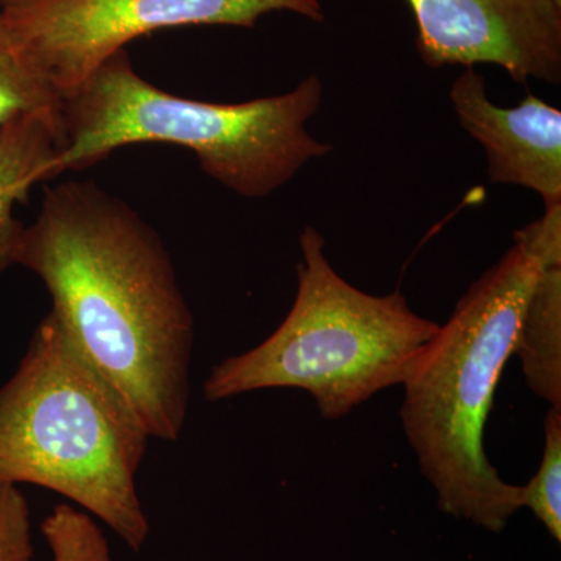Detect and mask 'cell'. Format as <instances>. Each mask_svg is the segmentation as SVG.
<instances>
[{
  "label": "cell",
  "mask_w": 561,
  "mask_h": 561,
  "mask_svg": "<svg viewBox=\"0 0 561 561\" xmlns=\"http://www.w3.org/2000/svg\"><path fill=\"white\" fill-rule=\"evenodd\" d=\"M31 507L16 483L0 479V561H32Z\"/></svg>",
  "instance_id": "14"
},
{
  "label": "cell",
  "mask_w": 561,
  "mask_h": 561,
  "mask_svg": "<svg viewBox=\"0 0 561 561\" xmlns=\"http://www.w3.org/2000/svg\"><path fill=\"white\" fill-rule=\"evenodd\" d=\"M150 435L47 313L0 387V479L61 494L131 551L150 534L136 476Z\"/></svg>",
  "instance_id": "4"
},
{
  "label": "cell",
  "mask_w": 561,
  "mask_h": 561,
  "mask_svg": "<svg viewBox=\"0 0 561 561\" xmlns=\"http://www.w3.org/2000/svg\"><path fill=\"white\" fill-rule=\"evenodd\" d=\"M51 561H113L110 542L90 513L58 504L41 524Z\"/></svg>",
  "instance_id": "13"
},
{
  "label": "cell",
  "mask_w": 561,
  "mask_h": 561,
  "mask_svg": "<svg viewBox=\"0 0 561 561\" xmlns=\"http://www.w3.org/2000/svg\"><path fill=\"white\" fill-rule=\"evenodd\" d=\"M62 144L61 111H36L0 127V273L14 264L25 225L14 206L32 187L50 181Z\"/></svg>",
  "instance_id": "9"
},
{
  "label": "cell",
  "mask_w": 561,
  "mask_h": 561,
  "mask_svg": "<svg viewBox=\"0 0 561 561\" xmlns=\"http://www.w3.org/2000/svg\"><path fill=\"white\" fill-rule=\"evenodd\" d=\"M294 305L264 342L214 365L205 400L267 389L308 391L324 420H341L379 391L402 386L440 324L424 319L400 290L365 294L328 261L316 228L300 236Z\"/></svg>",
  "instance_id": "5"
},
{
  "label": "cell",
  "mask_w": 561,
  "mask_h": 561,
  "mask_svg": "<svg viewBox=\"0 0 561 561\" xmlns=\"http://www.w3.org/2000/svg\"><path fill=\"white\" fill-rule=\"evenodd\" d=\"M14 264L43 280L50 316L150 438L179 440L195 324L158 232L95 184L69 181L46 191Z\"/></svg>",
  "instance_id": "1"
},
{
  "label": "cell",
  "mask_w": 561,
  "mask_h": 561,
  "mask_svg": "<svg viewBox=\"0 0 561 561\" xmlns=\"http://www.w3.org/2000/svg\"><path fill=\"white\" fill-rule=\"evenodd\" d=\"M522 507L530 508L557 542H561V411L549 409L540 467L522 485Z\"/></svg>",
  "instance_id": "12"
},
{
  "label": "cell",
  "mask_w": 561,
  "mask_h": 561,
  "mask_svg": "<svg viewBox=\"0 0 561 561\" xmlns=\"http://www.w3.org/2000/svg\"><path fill=\"white\" fill-rule=\"evenodd\" d=\"M0 11L62 99L111 55L164 28H253L276 11L324 21L320 0H0Z\"/></svg>",
  "instance_id": "6"
},
{
  "label": "cell",
  "mask_w": 561,
  "mask_h": 561,
  "mask_svg": "<svg viewBox=\"0 0 561 561\" xmlns=\"http://www.w3.org/2000/svg\"><path fill=\"white\" fill-rule=\"evenodd\" d=\"M61 105L60 92L0 11V127L36 111H61Z\"/></svg>",
  "instance_id": "11"
},
{
  "label": "cell",
  "mask_w": 561,
  "mask_h": 561,
  "mask_svg": "<svg viewBox=\"0 0 561 561\" xmlns=\"http://www.w3.org/2000/svg\"><path fill=\"white\" fill-rule=\"evenodd\" d=\"M449 99L459 124L481 142L491 183L537 192L546 208L561 205V111L527 94L522 105L501 108L486 95L485 79L467 68Z\"/></svg>",
  "instance_id": "8"
},
{
  "label": "cell",
  "mask_w": 561,
  "mask_h": 561,
  "mask_svg": "<svg viewBox=\"0 0 561 561\" xmlns=\"http://www.w3.org/2000/svg\"><path fill=\"white\" fill-rule=\"evenodd\" d=\"M540 261L515 243L471 284L402 383L401 424L445 515L490 531L522 511V485L501 478L485 453L497 382L515 353Z\"/></svg>",
  "instance_id": "2"
},
{
  "label": "cell",
  "mask_w": 561,
  "mask_h": 561,
  "mask_svg": "<svg viewBox=\"0 0 561 561\" xmlns=\"http://www.w3.org/2000/svg\"><path fill=\"white\" fill-rule=\"evenodd\" d=\"M323 101L319 76L243 103H209L160 90L116 51L62 99V144L51 179L83 171L125 146L164 142L194 151L202 171L245 198H264L332 151L308 122Z\"/></svg>",
  "instance_id": "3"
},
{
  "label": "cell",
  "mask_w": 561,
  "mask_h": 561,
  "mask_svg": "<svg viewBox=\"0 0 561 561\" xmlns=\"http://www.w3.org/2000/svg\"><path fill=\"white\" fill-rule=\"evenodd\" d=\"M513 356L522 362L527 387L561 411V262H540Z\"/></svg>",
  "instance_id": "10"
},
{
  "label": "cell",
  "mask_w": 561,
  "mask_h": 561,
  "mask_svg": "<svg viewBox=\"0 0 561 561\" xmlns=\"http://www.w3.org/2000/svg\"><path fill=\"white\" fill-rule=\"evenodd\" d=\"M430 68L496 65L513 80H561V0H405Z\"/></svg>",
  "instance_id": "7"
}]
</instances>
